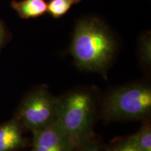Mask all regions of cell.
Masks as SVG:
<instances>
[{
    "instance_id": "1",
    "label": "cell",
    "mask_w": 151,
    "mask_h": 151,
    "mask_svg": "<svg viewBox=\"0 0 151 151\" xmlns=\"http://www.w3.org/2000/svg\"><path fill=\"white\" fill-rule=\"evenodd\" d=\"M116 52V42L108 28L95 18L81 20L76 26L71 53L77 67L104 73Z\"/></svg>"
},
{
    "instance_id": "2",
    "label": "cell",
    "mask_w": 151,
    "mask_h": 151,
    "mask_svg": "<svg viewBox=\"0 0 151 151\" xmlns=\"http://www.w3.org/2000/svg\"><path fill=\"white\" fill-rule=\"evenodd\" d=\"M94 108L92 95L87 92H71L58 99V120L74 148L91 138Z\"/></svg>"
},
{
    "instance_id": "3",
    "label": "cell",
    "mask_w": 151,
    "mask_h": 151,
    "mask_svg": "<svg viewBox=\"0 0 151 151\" xmlns=\"http://www.w3.org/2000/svg\"><path fill=\"white\" fill-rule=\"evenodd\" d=\"M151 111V90L142 84L121 87L110 93L103 102L101 113L109 121L141 120Z\"/></svg>"
},
{
    "instance_id": "4",
    "label": "cell",
    "mask_w": 151,
    "mask_h": 151,
    "mask_svg": "<svg viewBox=\"0 0 151 151\" xmlns=\"http://www.w3.org/2000/svg\"><path fill=\"white\" fill-rule=\"evenodd\" d=\"M58 99L42 89L31 92L22 99L16 118L32 133L43 129L58 120Z\"/></svg>"
},
{
    "instance_id": "5",
    "label": "cell",
    "mask_w": 151,
    "mask_h": 151,
    "mask_svg": "<svg viewBox=\"0 0 151 151\" xmlns=\"http://www.w3.org/2000/svg\"><path fill=\"white\" fill-rule=\"evenodd\" d=\"M33 151H73L72 143L59 120L33 132Z\"/></svg>"
},
{
    "instance_id": "6",
    "label": "cell",
    "mask_w": 151,
    "mask_h": 151,
    "mask_svg": "<svg viewBox=\"0 0 151 151\" xmlns=\"http://www.w3.org/2000/svg\"><path fill=\"white\" fill-rule=\"evenodd\" d=\"M25 142L22 125L16 117L0 125V151H12L24 146Z\"/></svg>"
},
{
    "instance_id": "7",
    "label": "cell",
    "mask_w": 151,
    "mask_h": 151,
    "mask_svg": "<svg viewBox=\"0 0 151 151\" xmlns=\"http://www.w3.org/2000/svg\"><path fill=\"white\" fill-rule=\"evenodd\" d=\"M11 6L22 18H34L47 12L48 3L45 0H22L13 1Z\"/></svg>"
},
{
    "instance_id": "8",
    "label": "cell",
    "mask_w": 151,
    "mask_h": 151,
    "mask_svg": "<svg viewBox=\"0 0 151 151\" xmlns=\"http://www.w3.org/2000/svg\"><path fill=\"white\" fill-rule=\"evenodd\" d=\"M80 1L81 0H50L47 11L54 18H59L67 14L73 5Z\"/></svg>"
},
{
    "instance_id": "9",
    "label": "cell",
    "mask_w": 151,
    "mask_h": 151,
    "mask_svg": "<svg viewBox=\"0 0 151 151\" xmlns=\"http://www.w3.org/2000/svg\"><path fill=\"white\" fill-rule=\"evenodd\" d=\"M137 145L143 151H151V129L149 124L141 127L139 131L132 135Z\"/></svg>"
},
{
    "instance_id": "10",
    "label": "cell",
    "mask_w": 151,
    "mask_h": 151,
    "mask_svg": "<svg viewBox=\"0 0 151 151\" xmlns=\"http://www.w3.org/2000/svg\"><path fill=\"white\" fill-rule=\"evenodd\" d=\"M109 151H143L137 145L132 136L111 146Z\"/></svg>"
},
{
    "instance_id": "11",
    "label": "cell",
    "mask_w": 151,
    "mask_h": 151,
    "mask_svg": "<svg viewBox=\"0 0 151 151\" xmlns=\"http://www.w3.org/2000/svg\"><path fill=\"white\" fill-rule=\"evenodd\" d=\"M141 59L146 66L150 65V40L148 37L143 39L141 44Z\"/></svg>"
},
{
    "instance_id": "12",
    "label": "cell",
    "mask_w": 151,
    "mask_h": 151,
    "mask_svg": "<svg viewBox=\"0 0 151 151\" xmlns=\"http://www.w3.org/2000/svg\"><path fill=\"white\" fill-rule=\"evenodd\" d=\"M78 151H101L97 143L92 142L91 138L78 147Z\"/></svg>"
},
{
    "instance_id": "13",
    "label": "cell",
    "mask_w": 151,
    "mask_h": 151,
    "mask_svg": "<svg viewBox=\"0 0 151 151\" xmlns=\"http://www.w3.org/2000/svg\"><path fill=\"white\" fill-rule=\"evenodd\" d=\"M7 34L6 29L4 26L2 22L0 20V50L4 44L6 40Z\"/></svg>"
}]
</instances>
